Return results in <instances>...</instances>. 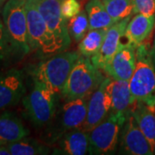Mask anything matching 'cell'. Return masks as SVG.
I'll return each mask as SVG.
<instances>
[{
  "label": "cell",
  "instance_id": "cell-1",
  "mask_svg": "<svg viewBox=\"0 0 155 155\" xmlns=\"http://www.w3.org/2000/svg\"><path fill=\"white\" fill-rule=\"evenodd\" d=\"M81 56L79 52H60L41 61L33 70L34 80L61 94L72 67Z\"/></svg>",
  "mask_w": 155,
  "mask_h": 155
},
{
  "label": "cell",
  "instance_id": "cell-2",
  "mask_svg": "<svg viewBox=\"0 0 155 155\" xmlns=\"http://www.w3.org/2000/svg\"><path fill=\"white\" fill-rule=\"evenodd\" d=\"M104 78L91 58L81 55L72 67L61 95L66 100L90 97Z\"/></svg>",
  "mask_w": 155,
  "mask_h": 155
},
{
  "label": "cell",
  "instance_id": "cell-3",
  "mask_svg": "<svg viewBox=\"0 0 155 155\" xmlns=\"http://www.w3.org/2000/svg\"><path fill=\"white\" fill-rule=\"evenodd\" d=\"M129 88L134 99L155 109V67L151 48L146 43L136 48V67L129 80Z\"/></svg>",
  "mask_w": 155,
  "mask_h": 155
},
{
  "label": "cell",
  "instance_id": "cell-4",
  "mask_svg": "<svg viewBox=\"0 0 155 155\" xmlns=\"http://www.w3.org/2000/svg\"><path fill=\"white\" fill-rule=\"evenodd\" d=\"M25 7L30 50L36 51L45 56L54 55L64 51L62 43L50 29L33 3L30 0H26Z\"/></svg>",
  "mask_w": 155,
  "mask_h": 155
},
{
  "label": "cell",
  "instance_id": "cell-5",
  "mask_svg": "<svg viewBox=\"0 0 155 155\" xmlns=\"http://www.w3.org/2000/svg\"><path fill=\"white\" fill-rule=\"evenodd\" d=\"M26 0H7L2 10V21L14 52H31L28 36Z\"/></svg>",
  "mask_w": 155,
  "mask_h": 155
},
{
  "label": "cell",
  "instance_id": "cell-6",
  "mask_svg": "<svg viewBox=\"0 0 155 155\" xmlns=\"http://www.w3.org/2000/svg\"><path fill=\"white\" fill-rule=\"evenodd\" d=\"M127 116L122 113L111 112L103 122L89 131V153H114Z\"/></svg>",
  "mask_w": 155,
  "mask_h": 155
},
{
  "label": "cell",
  "instance_id": "cell-7",
  "mask_svg": "<svg viewBox=\"0 0 155 155\" xmlns=\"http://www.w3.org/2000/svg\"><path fill=\"white\" fill-rule=\"evenodd\" d=\"M34 81L33 90L24 96L22 104L34 125L42 127L49 123L55 116L58 93L43 84Z\"/></svg>",
  "mask_w": 155,
  "mask_h": 155
},
{
  "label": "cell",
  "instance_id": "cell-8",
  "mask_svg": "<svg viewBox=\"0 0 155 155\" xmlns=\"http://www.w3.org/2000/svg\"><path fill=\"white\" fill-rule=\"evenodd\" d=\"M113 78H105L98 88L91 95L88 101L87 117L84 130L89 132L103 122L112 112Z\"/></svg>",
  "mask_w": 155,
  "mask_h": 155
},
{
  "label": "cell",
  "instance_id": "cell-9",
  "mask_svg": "<svg viewBox=\"0 0 155 155\" xmlns=\"http://www.w3.org/2000/svg\"><path fill=\"white\" fill-rule=\"evenodd\" d=\"M44 18L50 29L60 40L65 50L71 44L67 28V20L63 17L61 5L63 0H30Z\"/></svg>",
  "mask_w": 155,
  "mask_h": 155
},
{
  "label": "cell",
  "instance_id": "cell-10",
  "mask_svg": "<svg viewBox=\"0 0 155 155\" xmlns=\"http://www.w3.org/2000/svg\"><path fill=\"white\" fill-rule=\"evenodd\" d=\"M120 153L153 155V149L132 115L127 116L120 134Z\"/></svg>",
  "mask_w": 155,
  "mask_h": 155
},
{
  "label": "cell",
  "instance_id": "cell-11",
  "mask_svg": "<svg viewBox=\"0 0 155 155\" xmlns=\"http://www.w3.org/2000/svg\"><path fill=\"white\" fill-rule=\"evenodd\" d=\"M136 48L128 42L122 43L103 71L113 79L129 81L136 67Z\"/></svg>",
  "mask_w": 155,
  "mask_h": 155
},
{
  "label": "cell",
  "instance_id": "cell-12",
  "mask_svg": "<svg viewBox=\"0 0 155 155\" xmlns=\"http://www.w3.org/2000/svg\"><path fill=\"white\" fill-rule=\"evenodd\" d=\"M26 93L22 72L11 69L0 74V110L17 104Z\"/></svg>",
  "mask_w": 155,
  "mask_h": 155
},
{
  "label": "cell",
  "instance_id": "cell-13",
  "mask_svg": "<svg viewBox=\"0 0 155 155\" xmlns=\"http://www.w3.org/2000/svg\"><path fill=\"white\" fill-rule=\"evenodd\" d=\"M131 17L116 22L107 29L101 49L96 55L91 58L95 66L101 70H103L104 67L113 58L122 46V39L125 36L126 28Z\"/></svg>",
  "mask_w": 155,
  "mask_h": 155
},
{
  "label": "cell",
  "instance_id": "cell-14",
  "mask_svg": "<svg viewBox=\"0 0 155 155\" xmlns=\"http://www.w3.org/2000/svg\"><path fill=\"white\" fill-rule=\"evenodd\" d=\"M90 97L67 100L59 113V126L63 134L70 130L84 129L87 117Z\"/></svg>",
  "mask_w": 155,
  "mask_h": 155
},
{
  "label": "cell",
  "instance_id": "cell-15",
  "mask_svg": "<svg viewBox=\"0 0 155 155\" xmlns=\"http://www.w3.org/2000/svg\"><path fill=\"white\" fill-rule=\"evenodd\" d=\"M89 152L88 132L84 129L70 130L58 138L53 154L84 155Z\"/></svg>",
  "mask_w": 155,
  "mask_h": 155
},
{
  "label": "cell",
  "instance_id": "cell-16",
  "mask_svg": "<svg viewBox=\"0 0 155 155\" xmlns=\"http://www.w3.org/2000/svg\"><path fill=\"white\" fill-rule=\"evenodd\" d=\"M155 28V16L148 17L137 13L127 23L125 36L127 42L134 46L144 43Z\"/></svg>",
  "mask_w": 155,
  "mask_h": 155
},
{
  "label": "cell",
  "instance_id": "cell-17",
  "mask_svg": "<svg viewBox=\"0 0 155 155\" xmlns=\"http://www.w3.org/2000/svg\"><path fill=\"white\" fill-rule=\"evenodd\" d=\"M29 134V130L14 113H0V142L8 144Z\"/></svg>",
  "mask_w": 155,
  "mask_h": 155
},
{
  "label": "cell",
  "instance_id": "cell-18",
  "mask_svg": "<svg viewBox=\"0 0 155 155\" xmlns=\"http://www.w3.org/2000/svg\"><path fill=\"white\" fill-rule=\"evenodd\" d=\"M131 115L153 149L155 144V109L136 100L131 110Z\"/></svg>",
  "mask_w": 155,
  "mask_h": 155
},
{
  "label": "cell",
  "instance_id": "cell-19",
  "mask_svg": "<svg viewBox=\"0 0 155 155\" xmlns=\"http://www.w3.org/2000/svg\"><path fill=\"white\" fill-rule=\"evenodd\" d=\"M135 101L130 91L129 81L113 79L112 112L129 116Z\"/></svg>",
  "mask_w": 155,
  "mask_h": 155
},
{
  "label": "cell",
  "instance_id": "cell-20",
  "mask_svg": "<svg viewBox=\"0 0 155 155\" xmlns=\"http://www.w3.org/2000/svg\"><path fill=\"white\" fill-rule=\"evenodd\" d=\"M84 10L87 13L90 29L108 28L116 23L106 11L102 0H89Z\"/></svg>",
  "mask_w": 155,
  "mask_h": 155
},
{
  "label": "cell",
  "instance_id": "cell-21",
  "mask_svg": "<svg viewBox=\"0 0 155 155\" xmlns=\"http://www.w3.org/2000/svg\"><path fill=\"white\" fill-rule=\"evenodd\" d=\"M6 145L11 155H45L50 153L48 147L28 136Z\"/></svg>",
  "mask_w": 155,
  "mask_h": 155
},
{
  "label": "cell",
  "instance_id": "cell-22",
  "mask_svg": "<svg viewBox=\"0 0 155 155\" xmlns=\"http://www.w3.org/2000/svg\"><path fill=\"white\" fill-rule=\"evenodd\" d=\"M107 28L89 29L84 38L79 41L78 52L81 55L92 58L101 49L105 37Z\"/></svg>",
  "mask_w": 155,
  "mask_h": 155
},
{
  "label": "cell",
  "instance_id": "cell-23",
  "mask_svg": "<svg viewBox=\"0 0 155 155\" xmlns=\"http://www.w3.org/2000/svg\"><path fill=\"white\" fill-rule=\"evenodd\" d=\"M106 11L115 22L131 17L134 14L133 0H102Z\"/></svg>",
  "mask_w": 155,
  "mask_h": 155
},
{
  "label": "cell",
  "instance_id": "cell-24",
  "mask_svg": "<svg viewBox=\"0 0 155 155\" xmlns=\"http://www.w3.org/2000/svg\"><path fill=\"white\" fill-rule=\"evenodd\" d=\"M68 32L76 42H79L90 29L89 20L85 10H81L75 17L67 20Z\"/></svg>",
  "mask_w": 155,
  "mask_h": 155
},
{
  "label": "cell",
  "instance_id": "cell-25",
  "mask_svg": "<svg viewBox=\"0 0 155 155\" xmlns=\"http://www.w3.org/2000/svg\"><path fill=\"white\" fill-rule=\"evenodd\" d=\"M12 53H14V50L9 40L3 21L0 19V63L5 61Z\"/></svg>",
  "mask_w": 155,
  "mask_h": 155
},
{
  "label": "cell",
  "instance_id": "cell-26",
  "mask_svg": "<svg viewBox=\"0 0 155 155\" xmlns=\"http://www.w3.org/2000/svg\"><path fill=\"white\" fill-rule=\"evenodd\" d=\"M134 14L140 13L148 17L155 16V0H133Z\"/></svg>",
  "mask_w": 155,
  "mask_h": 155
},
{
  "label": "cell",
  "instance_id": "cell-27",
  "mask_svg": "<svg viewBox=\"0 0 155 155\" xmlns=\"http://www.w3.org/2000/svg\"><path fill=\"white\" fill-rule=\"evenodd\" d=\"M81 11V5L78 0H63L61 5L62 15L67 20L75 17Z\"/></svg>",
  "mask_w": 155,
  "mask_h": 155
},
{
  "label": "cell",
  "instance_id": "cell-28",
  "mask_svg": "<svg viewBox=\"0 0 155 155\" xmlns=\"http://www.w3.org/2000/svg\"><path fill=\"white\" fill-rule=\"evenodd\" d=\"M0 155H11V153L7 147V145L0 142Z\"/></svg>",
  "mask_w": 155,
  "mask_h": 155
},
{
  "label": "cell",
  "instance_id": "cell-29",
  "mask_svg": "<svg viewBox=\"0 0 155 155\" xmlns=\"http://www.w3.org/2000/svg\"><path fill=\"white\" fill-rule=\"evenodd\" d=\"M151 55H152L153 61V64H154L155 67V47H152L151 48Z\"/></svg>",
  "mask_w": 155,
  "mask_h": 155
},
{
  "label": "cell",
  "instance_id": "cell-30",
  "mask_svg": "<svg viewBox=\"0 0 155 155\" xmlns=\"http://www.w3.org/2000/svg\"><path fill=\"white\" fill-rule=\"evenodd\" d=\"M152 47H155V33H154V38H153V46Z\"/></svg>",
  "mask_w": 155,
  "mask_h": 155
},
{
  "label": "cell",
  "instance_id": "cell-31",
  "mask_svg": "<svg viewBox=\"0 0 155 155\" xmlns=\"http://www.w3.org/2000/svg\"><path fill=\"white\" fill-rule=\"evenodd\" d=\"M6 1H7V0H0V2H1L2 4H4V3H5Z\"/></svg>",
  "mask_w": 155,
  "mask_h": 155
},
{
  "label": "cell",
  "instance_id": "cell-32",
  "mask_svg": "<svg viewBox=\"0 0 155 155\" xmlns=\"http://www.w3.org/2000/svg\"><path fill=\"white\" fill-rule=\"evenodd\" d=\"M4 5V4H2V3H1V2H0V8H1V7H2V5Z\"/></svg>",
  "mask_w": 155,
  "mask_h": 155
},
{
  "label": "cell",
  "instance_id": "cell-33",
  "mask_svg": "<svg viewBox=\"0 0 155 155\" xmlns=\"http://www.w3.org/2000/svg\"><path fill=\"white\" fill-rule=\"evenodd\" d=\"M153 153L155 154V144H154V148H153Z\"/></svg>",
  "mask_w": 155,
  "mask_h": 155
}]
</instances>
